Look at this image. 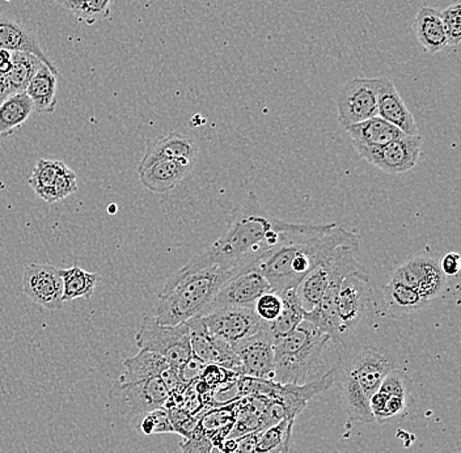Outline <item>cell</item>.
I'll return each instance as SVG.
<instances>
[{
  "instance_id": "cell-1",
  "label": "cell",
  "mask_w": 461,
  "mask_h": 453,
  "mask_svg": "<svg viewBox=\"0 0 461 453\" xmlns=\"http://www.w3.org/2000/svg\"><path fill=\"white\" fill-rule=\"evenodd\" d=\"M331 224H296L278 221L249 202L233 213L229 230L201 255L185 265L186 269H215L240 273L274 250L311 240L328 232Z\"/></svg>"
},
{
  "instance_id": "cell-2",
  "label": "cell",
  "mask_w": 461,
  "mask_h": 453,
  "mask_svg": "<svg viewBox=\"0 0 461 453\" xmlns=\"http://www.w3.org/2000/svg\"><path fill=\"white\" fill-rule=\"evenodd\" d=\"M348 242H359L358 236L337 224H331L324 235L279 248L259 258L250 267L265 276L272 293L281 295L301 284L302 279L321 264L337 247Z\"/></svg>"
},
{
  "instance_id": "cell-3",
  "label": "cell",
  "mask_w": 461,
  "mask_h": 453,
  "mask_svg": "<svg viewBox=\"0 0 461 453\" xmlns=\"http://www.w3.org/2000/svg\"><path fill=\"white\" fill-rule=\"evenodd\" d=\"M230 271L190 270L181 267L167 281L155 304V320L161 325H178L203 316L216 293L232 276Z\"/></svg>"
},
{
  "instance_id": "cell-4",
  "label": "cell",
  "mask_w": 461,
  "mask_h": 453,
  "mask_svg": "<svg viewBox=\"0 0 461 453\" xmlns=\"http://www.w3.org/2000/svg\"><path fill=\"white\" fill-rule=\"evenodd\" d=\"M331 339L327 333L307 320L274 343L276 366L273 382L301 384L313 382L325 375V349Z\"/></svg>"
},
{
  "instance_id": "cell-5",
  "label": "cell",
  "mask_w": 461,
  "mask_h": 453,
  "mask_svg": "<svg viewBox=\"0 0 461 453\" xmlns=\"http://www.w3.org/2000/svg\"><path fill=\"white\" fill-rule=\"evenodd\" d=\"M342 345L345 353L334 369L353 377L368 398L373 396L388 374L400 368L397 342H389L387 339L358 342L350 337Z\"/></svg>"
},
{
  "instance_id": "cell-6",
  "label": "cell",
  "mask_w": 461,
  "mask_h": 453,
  "mask_svg": "<svg viewBox=\"0 0 461 453\" xmlns=\"http://www.w3.org/2000/svg\"><path fill=\"white\" fill-rule=\"evenodd\" d=\"M135 342L140 350L154 351L163 357L173 368L180 367L193 355L186 322L161 325L151 314H144Z\"/></svg>"
},
{
  "instance_id": "cell-7",
  "label": "cell",
  "mask_w": 461,
  "mask_h": 453,
  "mask_svg": "<svg viewBox=\"0 0 461 453\" xmlns=\"http://www.w3.org/2000/svg\"><path fill=\"white\" fill-rule=\"evenodd\" d=\"M334 384V369L325 372L320 379L301 384H278L270 397L267 409L261 415L259 431L267 427L276 425L287 418H295L304 411L308 401L316 394H324Z\"/></svg>"
},
{
  "instance_id": "cell-8",
  "label": "cell",
  "mask_w": 461,
  "mask_h": 453,
  "mask_svg": "<svg viewBox=\"0 0 461 453\" xmlns=\"http://www.w3.org/2000/svg\"><path fill=\"white\" fill-rule=\"evenodd\" d=\"M374 293L370 278L358 276H346L337 295L339 317V342L350 339L366 322L368 312L373 311Z\"/></svg>"
},
{
  "instance_id": "cell-9",
  "label": "cell",
  "mask_w": 461,
  "mask_h": 453,
  "mask_svg": "<svg viewBox=\"0 0 461 453\" xmlns=\"http://www.w3.org/2000/svg\"><path fill=\"white\" fill-rule=\"evenodd\" d=\"M383 77H357L348 80L337 96L339 122L344 128L377 115V95Z\"/></svg>"
},
{
  "instance_id": "cell-10",
  "label": "cell",
  "mask_w": 461,
  "mask_h": 453,
  "mask_svg": "<svg viewBox=\"0 0 461 453\" xmlns=\"http://www.w3.org/2000/svg\"><path fill=\"white\" fill-rule=\"evenodd\" d=\"M202 319L210 333L230 346L253 336L267 324L261 322L253 307L215 308L203 314Z\"/></svg>"
},
{
  "instance_id": "cell-11",
  "label": "cell",
  "mask_w": 461,
  "mask_h": 453,
  "mask_svg": "<svg viewBox=\"0 0 461 453\" xmlns=\"http://www.w3.org/2000/svg\"><path fill=\"white\" fill-rule=\"evenodd\" d=\"M422 147L420 135L402 134L383 147L377 149H358L357 154L374 167L389 173L402 175L416 167Z\"/></svg>"
},
{
  "instance_id": "cell-12",
  "label": "cell",
  "mask_w": 461,
  "mask_h": 453,
  "mask_svg": "<svg viewBox=\"0 0 461 453\" xmlns=\"http://www.w3.org/2000/svg\"><path fill=\"white\" fill-rule=\"evenodd\" d=\"M190 349L192 354L206 365H218L241 375V365L238 355L230 343L210 333L202 316L187 320Z\"/></svg>"
},
{
  "instance_id": "cell-13",
  "label": "cell",
  "mask_w": 461,
  "mask_h": 453,
  "mask_svg": "<svg viewBox=\"0 0 461 453\" xmlns=\"http://www.w3.org/2000/svg\"><path fill=\"white\" fill-rule=\"evenodd\" d=\"M241 365L243 376L273 380L276 354L274 340L267 331V324L253 336L232 346Z\"/></svg>"
},
{
  "instance_id": "cell-14",
  "label": "cell",
  "mask_w": 461,
  "mask_h": 453,
  "mask_svg": "<svg viewBox=\"0 0 461 453\" xmlns=\"http://www.w3.org/2000/svg\"><path fill=\"white\" fill-rule=\"evenodd\" d=\"M411 394L409 375L397 368L384 377L376 392L370 397V409L375 422L383 425L392 418L405 414Z\"/></svg>"
},
{
  "instance_id": "cell-15",
  "label": "cell",
  "mask_w": 461,
  "mask_h": 453,
  "mask_svg": "<svg viewBox=\"0 0 461 453\" xmlns=\"http://www.w3.org/2000/svg\"><path fill=\"white\" fill-rule=\"evenodd\" d=\"M23 288L32 302L49 311L63 307V279L53 265L31 264L23 276Z\"/></svg>"
},
{
  "instance_id": "cell-16",
  "label": "cell",
  "mask_w": 461,
  "mask_h": 453,
  "mask_svg": "<svg viewBox=\"0 0 461 453\" xmlns=\"http://www.w3.org/2000/svg\"><path fill=\"white\" fill-rule=\"evenodd\" d=\"M269 291L272 290L265 276L259 271L249 267L230 276L219 288L206 313L221 307H253L256 300Z\"/></svg>"
},
{
  "instance_id": "cell-17",
  "label": "cell",
  "mask_w": 461,
  "mask_h": 453,
  "mask_svg": "<svg viewBox=\"0 0 461 453\" xmlns=\"http://www.w3.org/2000/svg\"><path fill=\"white\" fill-rule=\"evenodd\" d=\"M392 278L411 285L423 299L431 302L446 285L439 262L431 257H414L392 274Z\"/></svg>"
},
{
  "instance_id": "cell-18",
  "label": "cell",
  "mask_w": 461,
  "mask_h": 453,
  "mask_svg": "<svg viewBox=\"0 0 461 453\" xmlns=\"http://www.w3.org/2000/svg\"><path fill=\"white\" fill-rule=\"evenodd\" d=\"M198 144L192 138L178 132H169L147 144L146 154L138 167V173L154 166L158 161L173 160L194 166L197 160Z\"/></svg>"
},
{
  "instance_id": "cell-19",
  "label": "cell",
  "mask_w": 461,
  "mask_h": 453,
  "mask_svg": "<svg viewBox=\"0 0 461 453\" xmlns=\"http://www.w3.org/2000/svg\"><path fill=\"white\" fill-rule=\"evenodd\" d=\"M114 392H120L129 408L137 414H147L164 408L169 397V391L160 376L128 386L114 385L111 394Z\"/></svg>"
},
{
  "instance_id": "cell-20",
  "label": "cell",
  "mask_w": 461,
  "mask_h": 453,
  "mask_svg": "<svg viewBox=\"0 0 461 453\" xmlns=\"http://www.w3.org/2000/svg\"><path fill=\"white\" fill-rule=\"evenodd\" d=\"M377 115L402 130L403 134L420 135L413 115L403 103L393 82L388 77H383L377 95Z\"/></svg>"
},
{
  "instance_id": "cell-21",
  "label": "cell",
  "mask_w": 461,
  "mask_h": 453,
  "mask_svg": "<svg viewBox=\"0 0 461 453\" xmlns=\"http://www.w3.org/2000/svg\"><path fill=\"white\" fill-rule=\"evenodd\" d=\"M0 49L11 53H28L39 58L49 68H56L48 56L43 53L39 40L29 29L23 27L13 17L0 14Z\"/></svg>"
},
{
  "instance_id": "cell-22",
  "label": "cell",
  "mask_w": 461,
  "mask_h": 453,
  "mask_svg": "<svg viewBox=\"0 0 461 453\" xmlns=\"http://www.w3.org/2000/svg\"><path fill=\"white\" fill-rule=\"evenodd\" d=\"M194 166L180 161H158L154 166L138 173L140 183L155 195H166L175 189L192 172Z\"/></svg>"
},
{
  "instance_id": "cell-23",
  "label": "cell",
  "mask_w": 461,
  "mask_h": 453,
  "mask_svg": "<svg viewBox=\"0 0 461 453\" xmlns=\"http://www.w3.org/2000/svg\"><path fill=\"white\" fill-rule=\"evenodd\" d=\"M345 129L353 140L356 151L385 146L403 134L402 130L383 120L379 115Z\"/></svg>"
},
{
  "instance_id": "cell-24",
  "label": "cell",
  "mask_w": 461,
  "mask_h": 453,
  "mask_svg": "<svg viewBox=\"0 0 461 453\" xmlns=\"http://www.w3.org/2000/svg\"><path fill=\"white\" fill-rule=\"evenodd\" d=\"M411 28L426 53L437 54L448 49L440 11L432 7L420 8L414 17Z\"/></svg>"
},
{
  "instance_id": "cell-25",
  "label": "cell",
  "mask_w": 461,
  "mask_h": 453,
  "mask_svg": "<svg viewBox=\"0 0 461 453\" xmlns=\"http://www.w3.org/2000/svg\"><path fill=\"white\" fill-rule=\"evenodd\" d=\"M330 255L321 264L317 265L315 269L311 270L295 287V298L304 313V319L316 311L320 300L327 291L330 278Z\"/></svg>"
},
{
  "instance_id": "cell-26",
  "label": "cell",
  "mask_w": 461,
  "mask_h": 453,
  "mask_svg": "<svg viewBox=\"0 0 461 453\" xmlns=\"http://www.w3.org/2000/svg\"><path fill=\"white\" fill-rule=\"evenodd\" d=\"M58 70L41 63L33 79L29 83L25 94L34 111L39 113H53L57 108Z\"/></svg>"
},
{
  "instance_id": "cell-27",
  "label": "cell",
  "mask_w": 461,
  "mask_h": 453,
  "mask_svg": "<svg viewBox=\"0 0 461 453\" xmlns=\"http://www.w3.org/2000/svg\"><path fill=\"white\" fill-rule=\"evenodd\" d=\"M334 369V368H333ZM334 383L341 392L342 405L351 420L362 423H373L374 415L370 409V398L353 377L334 369Z\"/></svg>"
},
{
  "instance_id": "cell-28",
  "label": "cell",
  "mask_w": 461,
  "mask_h": 453,
  "mask_svg": "<svg viewBox=\"0 0 461 453\" xmlns=\"http://www.w3.org/2000/svg\"><path fill=\"white\" fill-rule=\"evenodd\" d=\"M169 367L163 357L154 351L140 350L135 357L123 362V372L118 377L117 386H128L160 376L161 372Z\"/></svg>"
},
{
  "instance_id": "cell-29",
  "label": "cell",
  "mask_w": 461,
  "mask_h": 453,
  "mask_svg": "<svg viewBox=\"0 0 461 453\" xmlns=\"http://www.w3.org/2000/svg\"><path fill=\"white\" fill-rule=\"evenodd\" d=\"M384 302L388 313L411 314L422 311L429 304L418 291L397 279H389L384 287Z\"/></svg>"
},
{
  "instance_id": "cell-30",
  "label": "cell",
  "mask_w": 461,
  "mask_h": 453,
  "mask_svg": "<svg viewBox=\"0 0 461 453\" xmlns=\"http://www.w3.org/2000/svg\"><path fill=\"white\" fill-rule=\"evenodd\" d=\"M33 111V104L25 92L5 97L0 104V138L8 137L24 125Z\"/></svg>"
},
{
  "instance_id": "cell-31",
  "label": "cell",
  "mask_w": 461,
  "mask_h": 453,
  "mask_svg": "<svg viewBox=\"0 0 461 453\" xmlns=\"http://www.w3.org/2000/svg\"><path fill=\"white\" fill-rule=\"evenodd\" d=\"M295 418H287L276 425L258 431L255 452L288 453L293 446V430Z\"/></svg>"
},
{
  "instance_id": "cell-32",
  "label": "cell",
  "mask_w": 461,
  "mask_h": 453,
  "mask_svg": "<svg viewBox=\"0 0 461 453\" xmlns=\"http://www.w3.org/2000/svg\"><path fill=\"white\" fill-rule=\"evenodd\" d=\"M281 298L284 302L281 313L273 322L267 324V331H269L274 343L293 333L304 320V313L295 298V288H291L286 293L281 294Z\"/></svg>"
},
{
  "instance_id": "cell-33",
  "label": "cell",
  "mask_w": 461,
  "mask_h": 453,
  "mask_svg": "<svg viewBox=\"0 0 461 453\" xmlns=\"http://www.w3.org/2000/svg\"><path fill=\"white\" fill-rule=\"evenodd\" d=\"M63 279V303L77 299H91L101 276L77 267L60 269Z\"/></svg>"
},
{
  "instance_id": "cell-34",
  "label": "cell",
  "mask_w": 461,
  "mask_h": 453,
  "mask_svg": "<svg viewBox=\"0 0 461 453\" xmlns=\"http://www.w3.org/2000/svg\"><path fill=\"white\" fill-rule=\"evenodd\" d=\"M63 164L65 163L59 160L40 159L34 166L31 177L28 178V184L31 185L37 197L48 202V204H56L57 202L53 186Z\"/></svg>"
},
{
  "instance_id": "cell-35",
  "label": "cell",
  "mask_w": 461,
  "mask_h": 453,
  "mask_svg": "<svg viewBox=\"0 0 461 453\" xmlns=\"http://www.w3.org/2000/svg\"><path fill=\"white\" fill-rule=\"evenodd\" d=\"M41 63L43 62L39 58L32 56V54L13 53V66H11L10 71L5 74L10 95L25 92Z\"/></svg>"
},
{
  "instance_id": "cell-36",
  "label": "cell",
  "mask_w": 461,
  "mask_h": 453,
  "mask_svg": "<svg viewBox=\"0 0 461 453\" xmlns=\"http://www.w3.org/2000/svg\"><path fill=\"white\" fill-rule=\"evenodd\" d=\"M112 0H80L71 8L70 13L77 16L80 23L94 25L111 16Z\"/></svg>"
},
{
  "instance_id": "cell-37",
  "label": "cell",
  "mask_w": 461,
  "mask_h": 453,
  "mask_svg": "<svg viewBox=\"0 0 461 453\" xmlns=\"http://www.w3.org/2000/svg\"><path fill=\"white\" fill-rule=\"evenodd\" d=\"M443 25H445L448 48H456L461 41V5L454 3L446 10L440 11Z\"/></svg>"
},
{
  "instance_id": "cell-38",
  "label": "cell",
  "mask_w": 461,
  "mask_h": 453,
  "mask_svg": "<svg viewBox=\"0 0 461 453\" xmlns=\"http://www.w3.org/2000/svg\"><path fill=\"white\" fill-rule=\"evenodd\" d=\"M282 307H284V302H282L281 295L272 293V291L262 294L253 305L261 322H267V324H270L279 316Z\"/></svg>"
},
{
  "instance_id": "cell-39",
  "label": "cell",
  "mask_w": 461,
  "mask_h": 453,
  "mask_svg": "<svg viewBox=\"0 0 461 453\" xmlns=\"http://www.w3.org/2000/svg\"><path fill=\"white\" fill-rule=\"evenodd\" d=\"M240 375L230 371L218 365H206L203 374L200 379L206 384L210 389H216L219 386L226 385V384L235 382Z\"/></svg>"
},
{
  "instance_id": "cell-40",
  "label": "cell",
  "mask_w": 461,
  "mask_h": 453,
  "mask_svg": "<svg viewBox=\"0 0 461 453\" xmlns=\"http://www.w3.org/2000/svg\"><path fill=\"white\" fill-rule=\"evenodd\" d=\"M54 193H56L57 202L70 197L77 190V173L63 164L59 173H58L56 183H54Z\"/></svg>"
},
{
  "instance_id": "cell-41",
  "label": "cell",
  "mask_w": 461,
  "mask_h": 453,
  "mask_svg": "<svg viewBox=\"0 0 461 453\" xmlns=\"http://www.w3.org/2000/svg\"><path fill=\"white\" fill-rule=\"evenodd\" d=\"M180 447L183 453H212L214 448L212 440L198 429H195L190 437L184 438Z\"/></svg>"
},
{
  "instance_id": "cell-42",
  "label": "cell",
  "mask_w": 461,
  "mask_h": 453,
  "mask_svg": "<svg viewBox=\"0 0 461 453\" xmlns=\"http://www.w3.org/2000/svg\"><path fill=\"white\" fill-rule=\"evenodd\" d=\"M206 367V363L202 362L197 357L192 355L186 362H184L180 367L177 368L178 376L181 382L189 385V384L197 382L203 374V369Z\"/></svg>"
},
{
  "instance_id": "cell-43",
  "label": "cell",
  "mask_w": 461,
  "mask_h": 453,
  "mask_svg": "<svg viewBox=\"0 0 461 453\" xmlns=\"http://www.w3.org/2000/svg\"><path fill=\"white\" fill-rule=\"evenodd\" d=\"M147 414L154 422V434H173L175 432L167 409H158V411L147 412Z\"/></svg>"
},
{
  "instance_id": "cell-44",
  "label": "cell",
  "mask_w": 461,
  "mask_h": 453,
  "mask_svg": "<svg viewBox=\"0 0 461 453\" xmlns=\"http://www.w3.org/2000/svg\"><path fill=\"white\" fill-rule=\"evenodd\" d=\"M160 379L163 380L164 385L168 389L169 394H176V392H183L187 385L181 382L178 376L177 368L167 367L160 374Z\"/></svg>"
},
{
  "instance_id": "cell-45",
  "label": "cell",
  "mask_w": 461,
  "mask_h": 453,
  "mask_svg": "<svg viewBox=\"0 0 461 453\" xmlns=\"http://www.w3.org/2000/svg\"><path fill=\"white\" fill-rule=\"evenodd\" d=\"M440 270L446 276H455L459 274L461 267V257L459 253H447L439 262Z\"/></svg>"
},
{
  "instance_id": "cell-46",
  "label": "cell",
  "mask_w": 461,
  "mask_h": 453,
  "mask_svg": "<svg viewBox=\"0 0 461 453\" xmlns=\"http://www.w3.org/2000/svg\"><path fill=\"white\" fill-rule=\"evenodd\" d=\"M13 66V53L5 49H0V74H7Z\"/></svg>"
},
{
  "instance_id": "cell-47",
  "label": "cell",
  "mask_w": 461,
  "mask_h": 453,
  "mask_svg": "<svg viewBox=\"0 0 461 453\" xmlns=\"http://www.w3.org/2000/svg\"><path fill=\"white\" fill-rule=\"evenodd\" d=\"M140 430H142L144 435H154V422H152L149 414H146V417L143 418Z\"/></svg>"
},
{
  "instance_id": "cell-48",
  "label": "cell",
  "mask_w": 461,
  "mask_h": 453,
  "mask_svg": "<svg viewBox=\"0 0 461 453\" xmlns=\"http://www.w3.org/2000/svg\"><path fill=\"white\" fill-rule=\"evenodd\" d=\"M0 96H10V88H8L7 77L5 74H0Z\"/></svg>"
},
{
  "instance_id": "cell-49",
  "label": "cell",
  "mask_w": 461,
  "mask_h": 453,
  "mask_svg": "<svg viewBox=\"0 0 461 453\" xmlns=\"http://www.w3.org/2000/svg\"><path fill=\"white\" fill-rule=\"evenodd\" d=\"M57 5H59L60 7L66 8V10L71 11V8L74 7L75 5L80 2V0H54Z\"/></svg>"
},
{
  "instance_id": "cell-50",
  "label": "cell",
  "mask_w": 461,
  "mask_h": 453,
  "mask_svg": "<svg viewBox=\"0 0 461 453\" xmlns=\"http://www.w3.org/2000/svg\"><path fill=\"white\" fill-rule=\"evenodd\" d=\"M5 100V97L0 96V104H2V101Z\"/></svg>"
},
{
  "instance_id": "cell-51",
  "label": "cell",
  "mask_w": 461,
  "mask_h": 453,
  "mask_svg": "<svg viewBox=\"0 0 461 453\" xmlns=\"http://www.w3.org/2000/svg\"><path fill=\"white\" fill-rule=\"evenodd\" d=\"M212 453H215V451H214V448H212Z\"/></svg>"
}]
</instances>
